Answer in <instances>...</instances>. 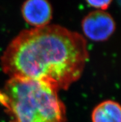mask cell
<instances>
[{"label": "cell", "instance_id": "cell-5", "mask_svg": "<svg viewBox=\"0 0 121 122\" xmlns=\"http://www.w3.org/2000/svg\"><path fill=\"white\" fill-rule=\"evenodd\" d=\"M92 122H121V108L115 101H105L95 107L92 113Z\"/></svg>", "mask_w": 121, "mask_h": 122}, {"label": "cell", "instance_id": "cell-2", "mask_svg": "<svg viewBox=\"0 0 121 122\" xmlns=\"http://www.w3.org/2000/svg\"><path fill=\"white\" fill-rule=\"evenodd\" d=\"M58 92L37 81L9 77L0 89V104L11 122H66Z\"/></svg>", "mask_w": 121, "mask_h": 122}, {"label": "cell", "instance_id": "cell-3", "mask_svg": "<svg viewBox=\"0 0 121 122\" xmlns=\"http://www.w3.org/2000/svg\"><path fill=\"white\" fill-rule=\"evenodd\" d=\"M83 34L94 42H104L112 36L116 30L113 17L107 12L101 10L92 11L82 21Z\"/></svg>", "mask_w": 121, "mask_h": 122}, {"label": "cell", "instance_id": "cell-4", "mask_svg": "<svg viewBox=\"0 0 121 122\" xmlns=\"http://www.w3.org/2000/svg\"><path fill=\"white\" fill-rule=\"evenodd\" d=\"M25 21L36 27L48 25L53 17V9L48 0H26L22 6Z\"/></svg>", "mask_w": 121, "mask_h": 122}, {"label": "cell", "instance_id": "cell-1", "mask_svg": "<svg viewBox=\"0 0 121 122\" xmlns=\"http://www.w3.org/2000/svg\"><path fill=\"white\" fill-rule=\"evenodd\" d=\"M88 58L82 35L48 25L19 33L4 51L1 64L9 77L37 81L59 91L80 79Z\"/></svg>", "mask_w": 121, "mask_h": 122}, {"label": "cell", "instance_id": "cell-6", "mask_svg": "<svg viewBox=\"0 0 121 122\" xmlns=\"http://www.w3.org/2000/svg\"><path fill=\"white\" fill-rule=\"evenodd\" d=\"M112 0H86L87 3L98 10L104 11L109 7Z\"/></svg>", "mask_w": 121, "mask_h": 122}]
</instances>
